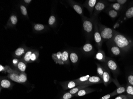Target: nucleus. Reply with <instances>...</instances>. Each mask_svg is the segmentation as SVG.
Wrapping results in <instances>:
<instances>
[{
  "instance_id": "29",
  "label": "nucleus",
  "mask_w": 133,
  "mask_h": 99,
  "mask_svg": "<svg viewBox=\"0 0 133 99\" xmlns=\"http://www.w3.org/2000/svg\"><path fill=\"white\" fill-rule=\"evenodd\" d=\"M18 68L21 71L24 72L26 69V65L22 61H20L17 65Z\"/></svg>"
},
{
  "instance_id": "21",
  "label": "nucleus",
  "mask_w": 133,
  "mask_h": 99,
  "mask_svg": "<svg viewBox=\"0 0 133 99\" xmlns=\"http://www.w3.org/2000/svg\"><path fill=\"white\" fill-rule=\"evenodd\" d=\"M110 50L113 54L115 56H118L120 55L121 52L120 48L117 46H115L112 47L111 48H110Z\"/></svg>"
},
{
  "instance_id": "45",
  "label": "nucleus",
  "mask_w": 133,
  "mask_h": 99,
  "mask_svg": "<svg viewBox=\"0 0 133 99\" xmlns=\"http://www.w3.org/2000/svg\"><path fill=\"white\" fill-rule=\"evenodd\" d=\"M129 97H128V98H123V99H129Z\"/></svg>"
},
{
  "instance_id": "18",
  "label": "nucleus",
  "mask_w": 133,
  "mask_h": 99,
  "mask_svg": "<svg viewBox=\"0 0 133 99\" xmlns=\"http://www.w3.org/2000/svg\"><path fill=\"white\" fill-rule=\"evenodd\" d=\"M69 53L67 51H64L62 53L61 60L63 64H67L68 62Z\"/></svg>"
},
{
  "instance_id": "24",
  "label": "nucleus",
  "mask_w": 133,
  "mask_h": 99,
  "mask_svg": "<svg viewBox=\"0 0 133 99\" xmlns=\"http://www.w3.org/2000/svg\"><path fill=\"white\" fill-rule=\"evenodd\" d=\"M93 49V46L90 43H87L85 44L83 47V50L86 52L91 51Z\"/></svg>"
},
{
  "instance_id": "34",
  "label": "nucleus",
  "mask_w": 133,
  "mask_h": 99,
  "mask_svg": "<svg viewBox=\"0 0 133 99\" xmlns=\"http://www.w3.org/2000/svg\"><path fill=\"white\" fill-rule=\"evenodd\" d=\"M74 96V94H71L68 92L65 93V94H64L61 99H70Z\"/></svg>"
},
{
  "instance_id": "30",
  "label": "nucleus",
  "mask_w": 133,
  "mask_h": 99,
  "mask_svg": "<svg viewBox=\"0 0 133 99\" xmlns=\"http://www.w3.org/2000/svg\"><path fill=\"white\" fill-rule=\"evenodd\" d=\"M32 54V52L31 51L27 52L24 55V61H26V62H29L30 61H31L30 57H31V56Z\"/></svg>"
},
{
  "instance_id": "3",
  "label": "nucleus",
  "mask_w": 133,
  "mask_h": 99,
  "mask_svg": "<svg viewBox=\"0 0 133 99\" xmlns=\"http://www.w3.org/2000/svg\"><path fill=\"white\" fill-rule=\"evenodd\" d=\"M95 33H94V38L95 41L97 44L99 50L102 47L103 39L101 36V34L99 32V30H98V23L97 21L95 22Z\"/></svg>"
},
{
  "instance_id": "16",
  "label": "nucleus",
  "mask_w": 133,
  "mask_h": 99,
  "mask_svg": "<svg viewBox=\"0 0 133 99\" xmlns=\"http://www.w3.org/2000/svg\"><path fill=\"white\" fill-rule=\"evenodd\" d=\"M90 77V75H87L85 76H81L79 79L74 80L79 85H84L85 82L87 81L89 78Z\"/></svg>"
},
{
  "instance_id": "8",
  "label": "nucleus",
  "mask_w": 133,
  "mask_h": 99,
  "mask_svg": "<svg viewBox=\"0 0 133 99\" xmlns=\"http://www.w3.org/2000/svg\"><path fill=\"white\" fill-rule=\"evenodd\" d=\"M103 83V80L101 77L98 76H90L89 79L86 82H85L84 85L97 84Z\"/></svg>"
},
{
  "instance_id": "5",
  "label": "nucleus",
  "mask_w": 133,
  "mask_h": 99,
  "mask_svg": "<svg viewBox=\"0 0 133 99\" xmlns=\"http://www.w3.org/2000/svg\"><path fill=\"white\" fill-rule=\"evenodd\" d=\"M105 62L108 68H109L113 73H114L117 72L118 67L117 64L115 62V61L109 57H107L106 58Z\"/></svg>"
},
{
  "instance_id": "35",
  "label": "nucleus",
  "mask_w": 133,
  "mask_h": 99,
  "mask_svg": "<svg viewBox=\"0 0 133 99\" xmlns=\"http://www.w3.org/2000/svg\"><path fill=\"white\" fill-rule=\"evenodd\" d=\"M10 19L11 21V23L13 25H16L18 22V19L16 16L12 15L10 18Z\"/></svg>"
},
{
  "instance_id": "33",
  "label": "nucleus",
  "mask_w": 133,
  "mask_h": 99,
  "mask_svg": "<svg viewBox=\"0 0 133 99\" xmlns=\"http://www.w3.org/2000/svg\"><path fill=\"white\" fill-rule=\"evenodd\" d=\"M34 29L37 31H40L42 30H43L44 29V26L42 24H36L34 26Z\"/></svg>"
},
{
  "instance_id": "41",
  "label": "nucleus",
  "mask_w": 133,
  "mask_h": 99,
  "mask_svg": "<svg viewBox=\"0 0 133 99\" xmlns=\"http://www.w3.org/2000/svg\"><path fill=\"white\" fill-rule=\"evenodd\" d=\"M128 95H121L118 96L116 97L115 99H123L124 98H128Z\"/></svg>"
},
{
  "instance_id": "38",
  "label": "nucleus",
  "mask_w": 133,
  "mask_h": 99,
  "mask_svg": "<svg viewBox=\"0 0 133 99\" xmlns=\"http://www.w3.org/2000/svg\"><path fill=\"white\" fill-rule=\"evenodd\" d=\"M128 82L129 83V84L133 86V75H130L128 76Z\"/></svg>"
},
{
  "instance_id": "17",
  "label": "nucleus",
  "mask_w": 133,
  "mask_h": 99,
  "mask_svg": "<svg viewBox=\"0 0 133 99\" xmlns=\"http://www.w3.org/2000/svg\"><path fill=\"white\" fill-rule=\"evenodd\" d=\"M126 89L123 86H119L115 91L111 93L112 96H114L117 94H121L124 93L126 91Z\"/></svg>"
},
{
  "instance_id": "19",
  "label": "nucleus",
  "mask_w": 133,
  "mask_h": 99,
  "mask_svg": "<svg viewBox=\"0 0 133 99\" xmlns=\"http://www.w3.org/2000/svg\"><path fill=\"white\" fill-rule=\"evenodd\" d=\"M97 64V73L98 74L99 76L102 79L103 78V74L104 72V67L99 64L96 63Z\"/></svg>"
},
{
  "instance_id": "4",
  "label": "nucleus",
  "mask_w": 133,
  "mask_h": 99,
  "mask_svg": "<svg viewBox=\"0 0 133 99\" xmlns=\"http://www.w3.org/2000/svg\"><path fill=\"white\" fill-rule=\"evenodd\" d=\"M103 67H104V72L103 74L102 80H103V84H104L105 86H107L112 81V79L110 72L107 67L106 66Z\"/></svg>"
},
{
  "instance_id": "15",
  "label": "nucleus",
  "mask_w": 133,
  "mask_h": 99,
  "mask_svg": "<svg viewBox=\"0 0 133 99\" xmlns=\"http://www.w3.org/2000/svg\"><path fill=\"white\" fill-rule=\"evenodd\" d=\"M97 2L96 0H89L88 1L86 7L90 13H92V11L94 9H95V6Z\"/></svg>"
},
{
  "instance_id": "20",
  "label": "nucleus",
  "mask_w": 133,
  "mask_h": 99,
  "mask_svg": "<svg viewBox=\"0 0 133 99\" xmlns=\"http://www.w3.org/2000/svg\"><path fill=\"white\" fill-rule=\"evenodd\" d=\"M0 85L3 88H9L11 86V82L7 79H3L0 82Z\"/></svg>"
},
{
  "instance_id": "32",
  "label": "nucleus",
  "mask_w": 133,
  "mask_h": 99,
  "mask_svg": "<svg viewBox=\"0 0 133 99\" xmlns=\"http://www.w3.org/2000/svg\"><path fill=\"white\" fill-rule=\"evenodd\" d=\"M111 6L112 8L113 9L116 11H119L121 8V5L119 4L118 3H114L111 5Z\"/></svg>"
},
{
  "instance_id": "25",
  "label": "nucleus",
  "mask_w": 133,
  "mask_h": 99,
  "mask_svg": "<svg viewBox=\"0 0 133 99\" xmlns=\"http://www.w3.org/2000/svg\"><path fill=\"white\" fill-rule=\"evenodd\" d=\"M19 80L20 83H23L25 82L27 80V75L25 73H20L19 75Z\"/></svg>"
},
{
  "instance_id": "39",
  "label": "nucleus",
  "mask_w": 133,
  "mask_h": 99,
  "mask_svg": "<svg viewBox=\"0 0 133 99\" xmlns=\"http://www.w3.org/2000/svg\"><path fill=\"white\" fill-rule=\"evenodd\" d=\"M37 56L36 55V54H35L34 53H33L32 54L31 56V57H30V60L32 61H34L36 60V59L37 58Z\"/></svg>"
},
{
  "instance_id": "42",
  "label": "nucleus",
  "mask_w": 133,
  "mask_h": 99,
  "mask_svg": "<svg viewBox=\"0 0 133 99\" xmlns=\"http://www.w3.org/2000/svg\"><path fill=\"white\" fill-rule=\"evenodd\" d=\"M116 1L117 2V3H118L120 5H123L127 1L126 0H117Z\"/></svg>"
},
{
  "instance_id": "22",
  "label": "nucleus",
  "mask_w": 133,
  "mask_h": 99,
  "mask_svg": "<svg viewBox=\"0 0 133 99\" xmlns=\"http://www.w3.org/2000/svg\"><path fill=\"white\" fill-rule=\"evenodd\" d=\"M70 59L73 63H76L79 60L78 55H77L75 53H71L70 54Z\"/></svg>"
},
{
  "instance_id": "9",
  "label": "nucleus",
  "mask_w": 133,
  "mask_h": 99,
  "mask_svg": "<svg viewBox=\"0 0 133 99\" xmlns=\"http://www.w3.org/2000/svg\"><path fill=\"white\" fill-rule=\"evenodd\" d=\"M19 75L20 74H18V73L17 71H16L11 70V71H9V72L8 76L12 81L20 83L19 80Z\"/></svg>"
},
{
  "instance_id": "6",
  "label": "nucleus",
  "mask_w": 133,
  "mask_h": 99,
  "mask_svg": "<svg viewBox=\"0 0 133 99\" xmlns=\"http://www.w3.org/2000/svg\"><path fill=\"white\" fill-rule=\"evenodd\" d=\"M83 28L84 30L88 33H91L93 30V23L90 20L85 19L83 22Z\"/></svg>"
},
{
  "instance_id": "23",
  "label": "nucleus",
  "mask_w": 133,
  "mask_h": 99,
  "mask_svg": "<svg viewBox=\"0 0 133 99\" xmlns=\"http://www.w3.org/2000/svg\"><path fill=\"white\" fill-rule=\"evenodd\" d=\"M72 6H73V8L74 9V10L78 14H79V15L83 14V9H82L80 5H77V4H73Z\"/></svg>"
},
{
  "instance_id": "2",
  "label": "nucleus",
  "mask_w": 133,
  "mask_h": 99,
  "mask_svg": "<svg viewBox=\"0 0 133 99\" xmlns=\"http://www.w3.org/2000/svg\"><path fill=\"white\" fill-rule=\"evenodd\" d=\"M99 32L103 40L113 39L116 35L115 31L110 28L101 25L99 26Z\"/></svg>"
},
{
  "instance_id": "44",
  "label": "nucleus",
  "mask_w": 133,
  "mask_h": 99,
  "mask_svg": "<svg viewBox=\"0 0 133 99\" xmlns=\"http://www.w3.org/2000/svg\"><path fill=\"white\" fill-rule=\"evenodd\" d=\"M0 71H2V69H3H3H4V67L2 66L1 65H0Z\"/></svg>"
},
{
  "instance_id": "43",
  "label": "nucleus",
  "mask_w": 133,
  "mask_h": 99,
  "mask_svg": "<svg viewBox=\"0 0 133 99\" xmlns=\"http://www.w3.org/2000/svg\"><path fill=\"white\" fill-rule=\"evenodd\" d=\"M24 2L26 3H27V4H28V3H30V2H31V0H24Z\"/></svg>"
},
{
  "instance_id": "26",
  "label": "nucleus",
  "mask_w": 133,
  "mask_h": 99,
  "mask_svg": "<svg viewBox=\"0 0 133 99\" xmlns=\"http://www.w3.org/2000/svg\"><path fill=\"white\" fill-rule=\"evenodd\" d=\"M126 91L127 92L128 96L129 98V97H133V86L132 85H128L127 87Z\"/></svg>"
},
{
  "instance_id": "10",
  "label": "nucleus",
  "mask_w": 133,
  "mask_h": 99,
  "mask_svg": "<svg viewBox=\"0 0 133 99\" xmlns=\"http://www.w3.org/2000/svg\"><path fill=\"white\" fill-rule=\"evenodd\" d=\"M79 85L74 80L68 81L63 84V87L65 90L71 89Z\"/></svg>"
},
{
  "instance_id": "1",
  "label": "nucleus",
  "mask_w": 133,
  "mask_h": 99,
  "mask_svg": "<svg viewBox=\"0 0 133 99\" xmlns=\"http://www.w3.org/2000/svg\"><path fill=\"white\" fill-rule=\"evenodd\" d=\"M113 40L116 46L122 50H127L130 45V42L128 39L120 34H116Z\"/></svg>"
},
{
  "instance_id": "13",
  "label": "nucleus",
  "mask_w": 133,
  "mask_h": 99,
  "mask_svg": "<svg viewBox=\"0 0 133 99\" xmlns=\"http://www.w3.org/2000/svg\"><path fill=\"white\" fill-rule=\"evenodd\" d=\"M95 59L101 62H105L106 57L104 52L101 49L99 50L96 54Z\"/></svg>"
},
{
  "instance_id": "11",
  "label": "nucleus",
  "mask_w": 133,
  "mask_h": 99,
  "mask_svg": "<svg viewBox=\"0 0 133 99\" xmlns=\"http://www.w3.org/2000/svg\"><path fill=\"white\" fill-rule=\"evenodd\" d=\"M95 91V90L93 89L86 88L81 90H80L77 93L74 95V96H83L85 95L94 92Z\"/></svg>"
},
{
  "instance_id": "31",
  "label": "nucleus",
  "mask_w": 133,
  "mask_h": 99,
  "mask_svg": "<svg viewBox=\"0 0 133 99\" xmlns=\"http://www.w3.org/2000/svg\"><path fill=\"white\" fill-rule=\"evenodd\" d=\"M24 52V49L23 48H17L15 51V54L16 56H21L22 55Z\"/></svg>"
},
{
  "instance_id": "28",
  "label": "nucleus",
  "mask_w": 133,
  "mask_h": 99,
  "mask_svg": "<svg viewBox=\"0 0 133 99\" xmlns=\"http://www.w3.org/2000/svg\"><path fill=\"white\" fill-rule=\"evenodd\" d=\"M126 16L127 18H130L133 17V6L130 8L126 12Z\"/></svg>"
},
{
  "instance_id": "27",
  "label": "nucleus",
  "mask_w": 133,
  "mask_h": 99,
  "mask_svg": "<svg viewBox=\"0 0 133 99\" xmlns=\"http://www.w3.org/2000/svg\"><path fill=\"white\" fill-rule=\"evenodd\" d=\"M108 13L110 17L112 18H116L118 15L117 11H116L113 9L109 10L108 11Z\"/></svg>"
},
{
  "instance_id": "7",
  "label": "nucleus",
  "mask_w": 133,
  "mask_h": 99,
  "mask_svg": "<svg viewBox=\"0 0 133 99\" xmlns=\"http://www.w3.org/2000/svg\"><path fill=\"white\" fill-rule=\"evenodd\" d=\"M106 5V4L104 3V2L101 1L97 2L94 9H95L94 15L95 16L97 15L101 12L103 11L105 8Z\"/></svg>"
},
{
  "instance_id": "36",
  "label": "nucleus",
  "mask_w": 133,
  "mask_h": 99,
  "mask_svg": "<svg viewBox=\"0 0 133 99\" xmlns=\"http://www.w3.org/2000/svg\"><path fill=\"white\" fill-rule=\"evenodd\" d=\"M20 9H21V12L23 15L26 16L27 14V10L25 6H24V5H21Z\"/></svg>"
},
{
  "instance_id": "37",
  "label": "nucleus",
  "mask_w": 133,
  "mask_h": 99,
  "mask_svg": "<svg viewBox=\"0 0 133 99\" xmlns=\"http://www.w3.org/2000/svg\"><path fill=\"white\" fill-rule=\"evenodd\" d=\"M56 21V19L54 16H51L50 17H49V21H48V23L49 25H52L54 24Z\"/></svg>"
},
{
  "instance_id": "40",
  "label": "nucleus",
  "mask_w": 133,
  "mask_h": 99,
  "mask_svg": "<svg viewBox=\"0 0 133 99\" xmlns=\"http://www.w3.org/2000/svg\"><path fill=\"white\" fill-rule=\"evenodd\" d=\"M112 96L111 94V93H110V94H107L106 95L103 96L101 98L99 99H109V98H110Z\"/></svg>"
},
{
  "instance_id": "12",
  "label": "nucleus",
  "mask_w": 133,
  "mask_h": 99,
  "mask_svg": "<svg viewBox=\"0 0 133 99\" xmlns=\"http://www.w3.org/2000/svg\"><path fill=\"white\" fill-rule=\"evenodd\" d=\"M62 53L61 52H58L57 53L53 54L52 55V57L55 63L59 65H64L61 60Z\"/></svg>"
},
{
  "instance_id": "14",
  "label": "nucleus",
  "mask_w": 133,
  "mask_h": 99,
  "mask_svg": "<svg viewBox=\"0 0 133 99\" xmlns=\"http://www.w3.org/2000/svg\"><path fill=\"white\" fill-rule=\"evenodd\" d=\"M91 85H80L79 86H77L76 87H74V88H72L69 91V92L72 94H75L77 93L79 91L81 90L86 88L87 87L90 86Z\"/></svg>"
}]
</instances>
